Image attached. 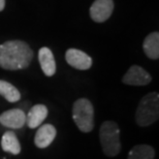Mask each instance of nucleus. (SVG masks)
I'll list each match as a JSON object with an SVG mask.
<instances>
[{"instance_id": "f257e3e1", "label": "nucleus", "mask_w": 159, "mask_h": 159, "mask_svg": "<svg viewBox=\"0 0 159 159\" xmlns=\"http://www.w3.org/2000/svg\"><path fill=\"white\" fill-rule=\"evenodd\" d=\"M33 58L31 48L22 40H8L0 44V67L20 70L30 65Z\"/></svg>"}, {"instance_id": "f03ea898", "label": "nucleus", "mask_w": 159, "mask_h": 159, "mask_svg": "<svg viewBox=\"0 0 159 159\" xmlns=\"http://www.w3.org/2000/svg\"><path fill=\"white\" fill-rule=\"evenodd\" d=\"M159 118V94L151 92L139 101L135 112V122L139 126H150Z\"/></svg>"}, {"instance_id": "7ed1b4c3", "label": "nucleus", "mask_w": 159, "mask_h": 159, "mask_svg": "<svg viewBox=\"0 0 159 159\" xmlns=\"http://www.w3.org/2000/svg\"><path fill=\"white\" fill-rule=\"evenodd\" d=\"M99 139L103 153L109 157L117 156L121 151L120 128L114 121H106L99 129Z\"/></svg>"}, {"instance_id": "20e7f679", "label": "nucleus", "mask_w": 159, "mask_h": 159, "mask_svg": "<svg viewBox=\"0 0 159 159\" xmlns=\"http://www.w3.org/2000/svg\"><path fill=\"white\" fill-rule=\"evenodd\" d=\"M72 119L82 132H90L94 128V107L87 98H80L72 106Z\"/></svg>"}, {"instance_id": "39448f33", "label": "nucleus", "mask_w": 159, "mask_h": 159, "mask_svg": "<svg viewBox=\"0 0 159 159\" xmlns=\"http://www.w3.org/2000/svg\"><path fill=\"white\" fill-rule=\"evenodd\" d=\"M152 78L150 74L139 65L130 66L122 79L124 84L130 86H146L150 84Z\"/></svg>"}, {"instance_id": "423d86ee", "label": "nucleus", "mask_w": 159, "mask_h": 159, "mask_svg": "<svg viewBox=\"0 0 159 159\" xmlns=\"http://www.w3.org/2000/svg\"><path fill=\"white\" fill-rule=\"evenodd\" d=\"M113 11V0H95L90 7V17L97 23H102L111 17Z\"/></svg>"}, {"instance_id": "0eeeda50", "label": "nucleus", "mask_w": 159, "mask_h": 159, "mask_svg": "<svg viewBox=\"0 0 159 159\" xmlns=\"http://www.w3.org/2000/svg\"><path fill=\"white\" fill-rule=\"evenodd\" d=\"M0 124L12 129H20L26 124V114L21 109H11L0 115Z\"/></svg>"}, {"instance_id": "6e6552de", "label": "nucleus", "mask_w": 159, "mask_h": 159, "mask_svg": "<svg viewBox=\"0 0 159 159\" xmlns=\"http://www.w3.org/2000/svg\"><path fill=\"white\" fill-rule=\"evenodd\" d=\"M65 59L69 65L80 70H87L92 66L91 57L78 49H68L66 51Z\"/></svg>"}, {"instance_id": "1a4fd4ad", "label": "nucleus", "mask_w": 159, "mask_h": 159, "mask_svg": "<svg viewBox=\"0 0 159 159\" xmlns=\"http://www.w3.org/2000/svg\"><path fill=\"white\" fill-rule=\"evenodd\" d=\"M37 128L39 129H37L35 136H34V144L39 149L48 148L56 138V128L52 124H43Z\"/></svg>"}, {"instance_id": "9d476101", "label": "nucleus", "mask_w": 159, "mask_h": 159, "mask_svg": "<svg viewBox=\"0 0 159 159\" xmlns=\"http://www.w3.org/2000/svg\"><path fill=\"white\" fill-rule=\"evenodd\" d=\"M49 111L44 104H35L29 110L26 115V125L29 128H37L39 127L48 117Z\"/></svg>"}, {"instance_id": "9b49d317", "label": "nucleus", "mask_w": 159, "mask_h": 159, "mask_svg": "<svg viewBox=\"0 0 159 159\" xmlns=\"http://www.w3.org/2000/svg\"><path fill=\"white\" fill-rule=\"evenodd\" d=\"M39 61L41 70L47 77H52L56 72V62L54 54L49 48L43 47L39 52Z\"/></svg>"}, {"instance_id": "f8f14e48", "label": "nucleus", "mask_w": 159, "mask_h": 159, "mask_svg": "<svg viewBox=\"0 0 159 159\" xmlns=\"http://www.w3.org/2000/svg\"><path fill=\"white\" fill-rule=\"evenodd\" d=\"M144 53L148 58L157 60L159 58V34L158 32H152L144 39L143 43Z\"/></svg>"}, {"instance_id": "ddd939ff", "label": "nucleus", "mask_w": 159, "mask_h": 159, "mask_svg": "<svg viewBox=\"0 0 159 159\" xmlns=\"http://www.w3.org/2000/svg\"><path fill=\"white\" fill-rule=\"evenodd\" d=\"M1 148L4 152L18 155L21 152V144L19 142L18 136L14 131H6L3 133L1 139Z\"/></svg>"}, {"instance_id": "4468645a", "label": "nucleus", "mask_w": 159, "mask_h": 159, "mask_svg": "<svg viewBox=\"0 0 159 159\" xmlns=\"http://www.w3.org/2000/svg\"><path fill=\"white\" fill-rule=\"evenodd\" d=\"M155 150L149 145H138L128 153L127 159H154Z\"/></svg>"}, {"instance_id": "2eb2a0df", "label": "nucleus", "mask_w": 159, "mask_h": 159, "mask_svg": "<svg viewBox=\"0 0 159 159\" xmlns=\"http://www.w3.org/2000/svg\"><path fill=\"white\" fill-rule=\"evenodd\" d=\"M0 95L9 102H17L21 99V93L11 83L0 80Z\"/></svg>"}, {"instance_id": "dca6fc26", "label": "nucleus", "mask_w": 159, "mask_h": 159, "mask_svg": "<svg viewBox=\"0 0 159 159\" xmlns=\"http://www.w3.org/2000/svg\"><path fill=\"white\" fill-rule=\"evenodd\" d=\"M5 7V0H0V11H2Z\"/></svg>"}]
</instances>
